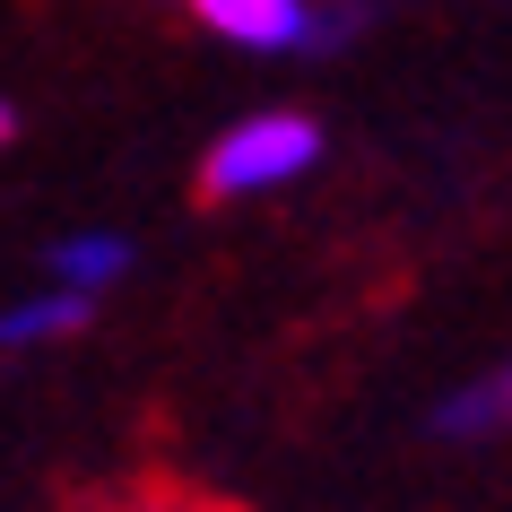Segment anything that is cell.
<instances>
[{"instance_id":"obj_1","label":"cell","mask_w":512,"mask_h":512,"mask_svg":"<svg viewBox=\"0 0 512 512\" xmlns=\"http://www.w3.org/2000/svg\"><path fill=\"white\" fill-rule=\"evenodd\" d=\"M313 157H322V122H313V113H243L235 131L209 139L200 191H209V200H261V191L304 183Z\"/></svg>"},{"instance_id":"obj_2","label":"cell","mask_w":512,"mask_h":512,"mask_svg":"<svg viewBox=\"0 0 512 512\" xmlns=\"http://www.w3.org/2000/svg\"><path fill=\"white\" fill-rule=\"evenodd\" d=\"M183 9L235 53H313L322 27V0H183Z\"/></svg>"},{"instance_id":"obj_3","label":"cell","mask_w":512,"mask_h":512,"mask_svg":"<svg viewBox=\"0 0 512 512\" xmlns=\"http://www.w3.org/2000/svg\"><path fill=\"white\" fill-rule=\"evenodd\" d=\"M87 313H96V296H79V287H44V296H18L0 304V356H27V348H61V339H79Z\"/></svg>"},{"instance_id":"obj_4","label":"cell","mask_w":512,"mask_h":512,"mask_svg":"<svg viewBox=\"0 0 512 512\" xmlns=\"http://www.w3.org/2000/svg\"><path fill=\"white\" fill-rule=\"evenodd\" d=\"M44 278L79 287V296H105V287L131 278V243L113 235V226H70V235L44 243Z\"/></svg>"},{"instance_id":"obj_5","label":"cell","mask_w":512,"mask_h":512,"mask_svg":"<svg viewBox=\"0 0 512 512\" xmlns=\"http://www.w3.org/2000/svg\"><path fill=\"white\" fill-rule=\"evenodd\" d=\"M434 434H452V443H478V434H512V356H504V365H486L478 382L443 391V408H434Z\"/></svg>"},{"instance_id":"obj_6","label":"cell","mask_w":512,"mask_h":512,"mask_svg":"<svg viewBox=\"0 0 512 512\" xmlns=\"http://www.w3.org/2000/svg\"><path fill=\"white\" fill-rule=\"evenodd\" d=\"M9 139H18V105H9V96H0V148H9Z\"/></svg>"}]
</instances>
